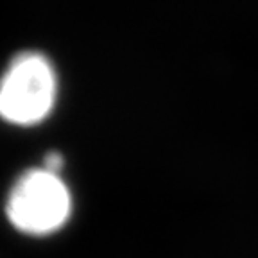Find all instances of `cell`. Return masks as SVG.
<instances>
[{"mask_svg":"<svg viewBox=\"0 0 258 258\" xmlns=\"http://www.w3.org/2000/svg\"><path fill=\"white\" fill-rule=\"evenodd\" d=\"M72 198L57 172L45 167L22 174L9 192L6 214L16 230L27 235L54 233L69 221Z\"/></svg>","mask_w":258,"mask_h":258,"instance_id":"6da1fadb","label":"cell"},{"mask_svg":"<svg viewBox=\"0 0 258 258\" xmlns=\"http://www.w3.org/2000/svg\"><path fill=\"white\" fill-rule=\"evenodd\" d=\"M57 81L45 56L24 52L16 56L0 79V117L16 125L41 122L52 111Z\"/></svg>","mask_w":258,"mask_h":258,"instance_id":"7a4b0ae2","label":"cell"},{"mask_svg":"<svg viewBox=\"0 0 258 258\" xmlns=\"http://www.w3.org/2000/svg\"><path fill=\"white\" fill-rule=\"evenodd\" d=\"M45 169L59 174L61 169H63V156L59 153H48L45 156Z\"/></svg>","mask_w":258,"mask_h":258,"instance_id":"3957f363","label":"cell"}]
</instances>
